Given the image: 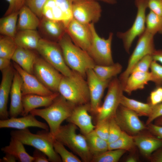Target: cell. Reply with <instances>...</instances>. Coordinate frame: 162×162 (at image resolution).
<instances>
[{
    "label": "cell",
    "instance_id": "5b68a950",
    "mask_svg": "<svg viewBox=\"0 0 162 162\" xmlns=\"http://www.w3.org/2000/svg\"><path fill=\"white\" fill-rule=\"evenodd\" d=\"M77 129V127L71 123L61 125L53 137L68 148L82 161L91 162L93 156L89 149L86 137L83 134H78Z\"/></svg>",
    "mask_w": 162,
    "mask_h": 162
},
{
    "label": "cell",
    "instance_id": "f1b7e54d",
    "mask_svg": "<svg viewBox=\"0 0 162 162\" xmlns=\"http://www.w3.org/2000/svg\"><path fill=\"white\" fill-rule=\"evenodd\" d=\"M19 11L4 16L0 19V33L14 38L17 32V22Z\"/></svg>",
    "mask_w": 162,
    "mask_h": 162
},
{
    "label": "cell",
    "instance_id": "8fae6325",
    "mask_svg": "<svg viewBox=\"0 0 162 162\" xmlns=\"http://www.w3.org/2000/svg\"><path fill=\"white\" fill-rule=\"evenodd\" d=\"M33 74L48 88L54 92H58L63 75L42 57H37L34 65Z\"/></svg>",
    "mask_w": 162,
    "mask_h": 162
},
{
    "label": "cell",
    "instance_id": "3957f363",
    "mask_svg": "<svg viewBox=\"0 0 162 162\" xmlns=\"http://www.w3.org/2000/svg\"><path fill=\"white\" fill-rule=\"evenodd\" d=\"M10 134L11 137L20 140L24 145L33 147L44 153L49 161L62 162L60 156L54 149V138L49 130H44L34 134L26 128L12 130Z\"/></svg>",
    "mask_w": 162,
    "mask_h": 162
},
{
    "label": "cell",
    "instance_id": "c3c4849f",
    "mask_svg": "<svg viewBox=\"0 0 162 162\" xmlns=\"http://www.w3.org/2000/svg\"><path fill=\"white\" fill-rule=\"evenodd\" d=\"M150 132L154 136L162 140V126L150 123L147 125Z\"/></svg>",
    "mask_w": 162,
    "mask_h": 162
},
{
    "label": "cell",
    "instance_id": "9c48e42d",
    "mask_svg": "<svg viewBox=\"0 0 162 162\" xmlns=\"http://www.w3.org/2000/svg\"><path fill=\"white\" fill-rule=\"evenodd\" d=\"M154 35L145 29L143 33L139 36L136 46L129 58L127 68L120 74L118 78L123 88L135 64L145 56L152 55L155 50Z\"/></svg>",
    "mask_w": 162,
    "mask_h": 162
},
{
    "label": "cell",
    "instance_id": "bcb514c9",
    "mask_svg": "<svg viewBox=\"0 0 162 162\" xmlns=\"http://www.w3.org/2000/svg\"><path fill=\"white\" fill-rule=\"evenodd\" d=\"M148 8L150 10L162 17V0H148Z\"/></svg>",
    "mask_w": 162,
    "mask_h": 162
},
{
    "label": "cell",
    "instance_id": "f546056e",
    "mask_svg": "<svg viewBox=\"0 0 162 162\" xmlns=\"http://www.w3.org/2000/svg\"><path fill=\"white\" fill-rule=\"evenodd\" d=\"M120 104L136 112L139 116L148 117L152 110L153 105L150 103H145L128 98L124 95Z\"/></svg>",
    "mask_w": 162,
    "mask_h": 162
},
{
    "label": "cell",
    "instance_id": "11a10c76",
    "mask_svg": "<svg viewBox=\"0 0 162 162\" xmlns=\"http://www.w3.org/2000/svg\"><path fill=\"white\" fill-rule=\"evenodd\" d=\"M154 120L155 124L162 126V116L157 118Z\"/></svg>",
    "mask_w": 162,
    "mask_h": 162
},
{
    "label": "cell",
    "instance_id": "74e56055",
    "mask_svg": "<svg viewBox=\"0 0 162 162\" xmlns=\"http://www.w3.org/2000/svg\"><path fill=\"white\" fill-rule=\"evenodd\" d=\"M48 0H26L25 5L29 8L39 18L43 16L44 7Z\"/></svg>",
    "mask_w": 162,
    "mask_h": 162
},
{
    "label": "cell",
    "instance_id": "8992f818",
    "mask_svg": "<svg viewBox=\"0 0 162 162\" xmlns=\"http://www.w3.org/2000/svg\"><path fill=\"white\" fill-rule=\"evenodd\" d=\"M104 102L98 108L97 121L110 120L114 117L123 95L122 86L116 76L110 80Z\"/></svg>",
    "mask_w": 162,
    "mask_h": 162
},
{
    "label": "cell",
    "instance_id": "db71d44e",
    "mask_svg": "<svg viewBox=\"0 0 162 162\" xmlns=\"http://www.w3.org/2000/svg\"><path fill=\"white\" fill-rule=\"evenodd\" d=\"M17 160L16 158L13 155L5 154V155L2 159H0V162H15Z\"/></svg>",
    "mask_w": 162,
    "mask_h": 162
},
{
    "label": "cell",
    "instance_id": "e575fe53",
    "mask_svg": "<svg viewBox=\"0 0 162 162\" xmlns=\"http://www.w3.org/2000/svg\"><path fill=\"white\" fill-rule=\"evenodd\" d=\"M146 29L155 35L162 34V17L150 10L146 16Z\"/></svg>",
    "mask_w": 162,
    "mask_h": 162
},
{
    "label": "cell",
    "instance_id": "30bf717a",
    "mask_svg": "<svg viewBox=\"0 0 162 162\" xmlns=\"http://www.w3.org/2000/svg\"><path fill=\"white\" fill-rule=\"evenodd\" d=\"M148 0H135L137 12L132 26L124 32L117 33V36L122 40L124 49L128 53L134 40L145 30L146 12L148 8Z\"/></svg>",
    "mask_w": 162,
    "mask_h": 162
},
{
    "label": "cell",
    "instance_id": "5bb4252c",
    "mask_svg": "<svg viewBox=\"0 0 162 162\" xmlns=\"http://www.w3.org/2000/svg\"><path fill=\"white\" fill-rule=\"evenodd\" d=\"M86 78L90 95V111L93 114H96L98 108L100 106L104 91L108 87L111 79L103 80L100 79L93 69L88 70Z\"/></svg>",
    "mask_w": 162,
    "mask_h": 162
},
{
    "label": "cell",
    "instance_id": "e0dca14e",
    "mask_svg": "<svg viewBox=\"0 0 162 162\" xmlns=\"http://www.w3.org/2000/svg\"><path fill=\"white\" fill-rule=\"evenodd\" d=\"M89 103L76 106L67 121L78 127L82 134L86 135L94 130L92 117L88 113Z\"/></svg>",
    "mask_w": 162,
    "mask_h": 162
},
{
    "label": "cell",
    "instance_id": "6f0895ef",
    "mask_svg": "<svg viewBox=\"0 0 162 162\" xmlns=\"http://www.w3.org/2000/svg\"><path fill=\"white\" fill-rule=\"evenodd\" d=\"M95 1H100L105 3L110 4H114L116 3V0H93Z\"/></svg>",
    "mask_w": 162,
    "mask_h": 162
},
{
    "label": "cell",
    "instance_id": "cb8c5ba5",
    "mask_svg": "<svg viewBox=\"0 0 162 162\" xmlns=\"http://www.w3.org/2000/svg\"><path fill=\"white\" fill-rule=\"evenodd\" d=\"M37 57L32 50L17 47L11 59L25 71L34 74V65Z\"/></svg>",
    "mask_w": 162,
    "mask_h": 162
},
{
    "label": "cell",
    "instance_id": "ac0fdd59",
    "mask_svg": "<svg viewBox=\"0 0 162 162\" xmlns=\"http://www.w3.org/2000/svg\"><path fill=\"white\" fill-rule=\"evenodd\" d=\"M2 79L0 85V118L5 120L9 118L7 104L14 77V68L11 64L2 71Z\"/></svg>",
    "mask_w": 162,
    "mask_h": 162
},
{
    "label": "cell",
    "instance_id": "9f6ffc18",
    "mask_svg": "<svg viewBox=\"0 0 162 162\" xmlns=\"http://www.w3.org/2000/svg\"><path fill=\"white\" fill-rule=\"evenodd\" d=\"M137 161V158L134 156L128 157L125 160V161L127 162H136Z\"/></svg>",
    "mask_w": 162,
    "mask_h": 162
},
{
    "label": "cell",
    "instance_id": "ffe728a7",
    "mask_svg": "<svg viewBox=\"0 0 162 162\" xmlns=\"http://www.w3.org/2000/svg\"><path fill=\"white\" fill-rule=\"evenodd\" d=\"M22 78L14 69V77L10 91V102L9 115L10 117H16L21 115L23 111L22 104Z\"/></svg>",
    "mask_w": 162,
    "mask_h": 162
},
{
    "label": "cell",
    "instance_id": "ab89813d",
    "mask_svg": "<svg viewBox=\"0 0 162 162\" xmlns=\"http://www.w3.org/2000/svg\"><path fill=\"white\" fill-rule=\"evenodd\" d=\"M110 120L97 121L94 130L95 133L98 136L107 141L109 137Z\"/></svg>",
    "mask_w": 162,
    "mask_h": 162
},
{
    "label": "cell",
    "instance_id": "681fc988",
    "mask_svg": "<svg viewBox=\"0 0 162 162\" xmlns=\"http://www.w3.org/2000/svg\"><path fill=\"white\" fill-rule=\"evenodd\" d=\"M34 162H48L49 160L47 156L41 151L35 149L32 156Z\"/></svg>",
    "mask_w": 162,
    "mask_h": 162
},
{
    "label": "cell",
    "instance_id": "7c38bea8",
    "mask_svg": "<svg viewBox=\"0 0 162 162\" xmlns=\"http://www.w3.org/2000/svg\"><path fill=\"white\" fill-rule=\"evenodd\" d=\"M73 17L83 23L97 22L99 20L101 8L99 3L93 0H76L72 2Z\"/></svg>",
    "mask_w": 162,
    "mask_h": 162
},
{
    "label": "cell",
    "instance_id": "4fadbf2b",
    "mask_svg": "<svg viewBox=\"0 0 162 162\" xmlns=\"http://www.w3.org/2000/svg\"><path fill=\"white\" fill-rule=\"evenodd\" d=\"M66 32L75 45L88 52L92 38L90 23H81L73 17L66 26Z\"/></svg>",
    "mask_w": 162,
    "mask_h": 162
},
{
    "label": "cell",
    "instance_id": "603a6c76",
    "mask_svg": "<svg viewBox=\"0 0 162 162\" xmlns=\"http://www.w3.org/2000/svg\"><path fill=\"white\" fill-rule=\"evenodd\" d=\"M133 137L135 146L146 157L149 158L154 152L162 147V140L157 137L139 135Z\"/></svg>",
    "mask_w": 162,
    "mask_h": 162
},
{
    "label": "cell",
    "instance_id": "1f68e13d",
    "mask_svg": "<svg viewBox=\"0 0 162 162\" xmlns=\"http://www.w3.org/2000/svg\"><path fill=\"white\" fill-rule=\"evenodd\" d=\"M122 68V66L120 63H116L106 66L96 64L93 70L100 79L107 80L116 77L121 72Z\"/></svg>",
    "mask_w": 162,
    "mask_h": 162
},
{
    "label": "cell",
    "instance_id": "6da1fadb",
    "mask_svg": "<svg viewBox=\"0 0 162 162\" xmlns=\"http://www.w3.org/2000/svg\"><path fill=\"white\" fill-rule=\"evenodd\" d=\"M67 65L85 78L88 70L96 64L86 51L75 45L66 32L58 41Z\"/></svg>",
    "mask_w": 162,
    "mask_h": 162
},
{
    "label": "cell",
    "instance_id": "7bdbcfd3",
    "mask_svg": "<svg viewBox=\"0 0 162 162\" xmlns=\"http://www.w3.org/2000/svg\"><path fill=\"white\" fill-rule=\"evenodd\" d=\"M150 69L151 72L157 81L158 86H160L162 85V66L153 60L151 63Z\"/></svg>",
    "mask_w": 162,
    "mask_h": 162
},
{
    "label": "cell",
    "instance_id": "7dc6e473",
    "mask_svg": "<svg viewBox=\"0 0 162 162\" xmlns=\"http://www.w3.org/2000/svg\"><path fill=\"white\" fill-rule=\"evenodd\" d=\"M161 116H162V103L153 105L152 112L146 122V125H147Z\"/></svg>",
    "mask_w": 162,
    "mask_h": 162
},
{
    "label": "cell",
    "instance_id": "83f0119b",
    "mask_svg": "<svg viewBox=\"0 0 162 162\" xmlns=\"http://www.w3.org/2000/svg\"><path fill=\"white\" fill-rule=\"evenodd\" d=\"M1 150L4 153L11 154L20 162H33V158L26 151L23 143L20 140L11 137L8 145L3 147Z\"/></svg>",
    "mask_w": 162,
    "mask_h": 162
},
{
    "label": "cell",
    "instance_id": "7402d4cb",
    "mask_svg": "<svg viewBox=\"0 0 162 162\" xmlns=\"http://www.w3.org/2000/svg\"><path fill=\"white\" fill-rule=\"evenodd\" d=\"M149 81H152L157 85V80L151 72H133L128 78L123 91L130 94L134 91L144 88Z\"/></svg>",
    "mask_w": 162,
    "mask_h": 162
},
{
    "label": "cell",
    "instance_id": "816d5d0a",
    "mask_svg": "<svg viewBox=\"0 0 162 162\" xmlns=\"http://www.w3.org/2000/svg\"><path fill=\"white\" fill-rule=\"evenodd\" d=\"M10 60L6 58L0 57V70L1 71L11 64Z\"/></svg>",
    "mask_w": 162,
    "mask_h": 162
},
{
    "label": "cell",
    "instance_id": "ba28073f",
    "mask_svg": "<svg viewBox=\"0 0 162 162\" xmlns=\"http://www.w3.org/2000/svg\"><path fill=\"white\" fill-rule=\"evenodd\" d=\"M46 61L63 75L69 76L73 73L65 62L61 48L58 43L41 38L36 50Z\"/></svg>",
    "mask_w": 162,
    "mask_h": 162
},
{
    "label": "cell",
    "instance_id": "8d00e7d4",
    "mask_svg": "<svg viewBox=\"0 0 162 162\" xmlns=\"http://www.w3.org/2000/svg\"><path fill=\"white\" fill-rule=\"evenodd\" d=\"M61 142L54 138L53 146L56 152L60 156L62 162H81L82 160L79 158L69 151Z\"/></svg>",
    "mask_w": 162,
    "mask_h": 162
},
{
    "label": "cell",
    "instance_id": "f35d334b",
    "mask_svg": "<svg viewBox=\"0 0 162 162\" xmlns=\"http://www.w3.org/2000/svg\"><path fill=\"white\" fill-rule=\"evenodd\" d=\"M122 130L116 121L114 117L109 121V128L108 142L109 143L117 140L121 135Z\"/></svg>",
    "mask_w": 162,
    "mask_h": 162
},
{
    "label": "cell",
    "instance_id": "4dcf8cb0",
    "mask_svg": "<svg viewBox=\"0 0 162 162\" xmlns=\"http://www.w3.org/2000/svg\"><path fill=\"white\" fill-rule=\"evenodd\" d=\"M85 136L93 157L108 150V141L98 136L94 130Z\"/></svg>",
    "mask_w": 162,
    "mask_h": 162
},
{
    "label": "cell",
    "instance_id": "f6af8a7d",
    "mask_svg": "<svg viewBox=\"0 0 162 162\" xmlns=\"http://www.w3.org/2000/svg\"><path fill=\"white\" fill-rule=\"evenodd\" d=\"M9 3L8 8L5 13L4 16L12 13L19 11L24 5L22 0H6Z\"/></svg>",
    "mask_w": 162,
    "mask_h": 162
},
{
    "label": "cell",
    "instance_id": "f5cc1de1",
    "mask_svg": "<svg viewBox=\"0 0 162 162\" xmlns=\"http://www.w3.org/2000/svg\"><path fill=\"white\" fill-rule=\"evenodd\" d=\"M152 55L154 61L162 64V50H155Z\"/></svg>",
    "mask_w": 162,
    "mask_h": 162
},
{
    "label": "cell",
    "instance_id": "7a4b0ae2",
    "mask_svg": "<svg viewBox=\"0 0 162 162\" xmlns=\"http://www.w3.org/2000/svg\"><path fill=\"white\" fill-rule=\"evenodd\" d=\"M76 106L60 94L49 106L43 109H34L30 113L44 119L47 123L50 133L53 136L62 123L70 116Z\"/></svg>",
    "mask_w": 162,
    "mask_h": 162
},
{
    "label": "cell",
    "instance_id": "d590c367",
    "mask_svg": "<svg viewBox=\"0 0 162 162\" xmlns=\"http://www.w3.org/2000/svg\"><path fill=\"white\" fill-rule=\"evenodd\" d=\"M127 151L123 149H114L107 151L93 157L92 162H117Z\"/></svg>",
    "mask_w": 162,
    "mask_h": 162
},
{
    "label": "cell",
    "instance_id": "60d3db41",
    "mask_svg": "<svg viewBox=\"0 0 162 162\" xmlns=\"http://www.w3.org/2000/svg\"><path fill=\"white\" fill-rule=\"evenodd\" d=\"M153 61L152 55H148L145 56L135 64L131 73L135 71L149 72V69Z\"/></svg>",
    "mask_w": 162,
    "mask_h": 162
},
{
    "label": "cell",
    "instance_id": "f907efd6",
    "mask_svg": "<svg viewBox=\"0 0 162 162\" xmlns=\"http://www.w3.org/2000/svg\"><path fill=\"white\" fill-rule=\"evenodd\" d=\"M149 158L152 162H162V147L156 150Z\"/></svg>",
    "mask_w": 162,
    "mask_h": 162
},
{
    "label": "cell",
    "instance_id": "ee69618b",
    "mask_svg": "<svg viewBox=\"0 0 162 162\" xmlns=\"http://www.w3.org/2000/svg\"><path fill=\"white\" fill-rule=\"evenodd\" d=\"M150 103L155 105L162 102V87L158 86L151 92L150 96Z\"/></svg>",
    "mask_w": 162,
    "mask_h": 162
},
{
    "label": "cell",
    "instance_id": "d6a6232c",
    "mask_svg": "<svg viewBox=\"0 0 162 162\" xmlns=\"http://www.w3.org/2000/svg\"><path fill=\"white\" fill-rule=\"evenodd\" d=\"M136 146L134 137L122 131L118 138L115 141L109 143L108 150L123 149L130 151Z\"/></svg>",
    "mask_w": 162,
    "mask_h": 162
},
{
    "label": "cell",
    "instance_id": "44dd1931",
    "mask_svg": "<svg viewBox=\"0 0 162 162\" xmlns=\"http://www.w3.org/2000/svg\"><path fill=\"white\" fill-rule=\"evenodd\" d=\"M59 95L58 92H55L47 96L36 94L23 95V111L21 115L23 116H26L32 110L38 107H46L49 106Z\"/></svg>",
    "mask_w": 162,
    "mask_h": 162
},
{
    "label": "cell",
    "instance_id": "52a82bcc",
    "mask_svg": "<svg viewBox=\"0 0 162 162\" xmlns=\"http://www.w3.org/2000/svg\"><path fill=\"white\" fill-rule=\"evenodd\" d=\"M92 38L91 45L88 53L96 64L110 65L114 63L111 51L113 33L110 32L106 39L100 37L96 31L94 23H90Z\"/></svg>",
    "mask_w": 162,
    "mask_h": 162
},
{
    "label": "cell",
    "instance_id": "91938a15",
    "mask_svg": "<svg viewBox=\"0 0 162 162\" xmlns=\"http://www.w3.org/2000/svg\"><path fill=\"white\" fill-rule=\"evenodd\" d=\"M72 2H74L76 0H70Z\"/></svg>",
    "mask_w": 162,
    "mask_h": 162
},
{
    "label": "cell",
    "instance_id": "484cf974",
    "mask_svg": "<svg viewBox=\"0 0 162 162\" xmlns=\"http://www.w3.org/2000/svg\"><path fill=\"white\" fill-rule=\"evenodd\" d=\"M38 17L27 6L24 5L19 11L17 30H36L40 21Z\"/></svg>",
    "mask_w": 162,
    "mask_h": 162
},
{
    "label": "cell",
    "instance_id": "9a60e30c",
    "mask_svg": "<svg viewBox=\"0 0 162 162\" xmlns=\"http://www.w3.org/2000/svg\"><path fill=\"white\" fill-rule=\"evenodd\" d=\"M134 111L120 104L114 116L122 130L131 134H136L146 127Z\"/></svg>",
    "mask_w": 162,
    "mask_h": 162
},
{
    "label": "cell",
    "instance_id": "2e32d148",
    "mask_svg": "<svg viewBox=\"0 0 162 162\" xmlns=\"http://www.w3.org/2000/svg\"><path fill=\"white\" fill-rule=\"evenodd\" d=\"M12 65L22 78L21 90L22 95L36 94L47 96L54 93L45 86L34 74L25 71L14 62Z\"/></svg>",
    "mask_w": 162,
    "mask_h": 162
},
{
    "label": "cell",
    "instance_id": "277c9868",
    "mask_svg": "<svg viewBox=\"0 0 162 162\" xmlns=\"http://www.w3.org/2000/svg\"><path fill=\"white\" fill-rule=\"evenodd\" d=\"M58 92L67 100L75 106L89 103L88 87L85 78L73 71L72 75H63L58 88Z\"/></svg>",
    "mask_w": 162,
    "mask_h": 162
},
{
    "label": "cell",
    "instance_id": "680465c9",
    "mask_svg": "<svg viewBox=\"0 0 162 162\" xmlns=\"http://www.w3.org/2000/svg\"><path fill=\"white\" fill-rule=\"evenodd\" d=\"M26 0H22V2L24 5H25V4Z\"/></svg>",
    "mask_w": 162,
    "mask_h": 162
},
{
    "label": "cell",
    "instance_id": "b9f144b4",
    "mask_svg": "<svg viewBox=\"0 0 162 162\" xmlns=\"http://www.w3.org/2000/svg\"><path fill=\"white\" fill-rule=\"evenodd\" d=\"M55 3L59 6L68 20L72 18V3L70 0H53Z\"/></svg>",
    "mask_w": 162,
    "mask_h": 162
},
{
    "label": "cell",
    "instance_id": "d6986e66",
    "mask_svg": "<svg viewBox=\"0 0 162 162\" xmlns=\"http://www.w3.org/2000/svg\"><path fill=\"white\" fill-rule=\"evenodd\" d=\"M30 127H36L49 130L48 125L37 120L35 116L29 114L21 117H10L5 120H0V128H13L23 130Z\"/></svg>",
    "mask_w": 162,
    "mask_h": 162
},
{
    "label": "cell",
    "instance_id": "836d02e7",
    "mask_svg": "<svg viewBox=\"0 0 162 162\" xmlns=\"http://www.w3.org/2000/svg\"><path fill=\"white\" fill-rule=\"evenodd\" d=\"M17 46L14 38L1 36L0 38V57L11 59Z\"/></svg>",
    "mask_w": 162,
    "mask_h": 162
},
{
    "label": "cell",
    "instance_id": "d4e9b609",
    "mask_svg": "<svg viewBox=\"0 0 162 162\" xmlns=\"http://www.w3.org/2000/svg\"><path fill=\"white\" fill-rule=\"evenodd\" d=\"M41 38L36 30L18 31L14 38L18 47L32 50H36Z\"/></svg>",
    "mask_w": 162,
    "mask_h": 162
},
{
    "label": "cell",
    "instance_id": "4316f807",
    "mask_svg": "<svg viewBox=\"0 0 162 162\" xmlns=\"http://www.w3.org/2000/svg\"><path fill=\"white\" fill-rule=\"evenodd\" d=\"M39 26L47 35L58 41L66 32V26L63 21L41 18Z\"/></svg>",
    "mask_w": 162,
    "mask_h": 162
}]
</instances>
